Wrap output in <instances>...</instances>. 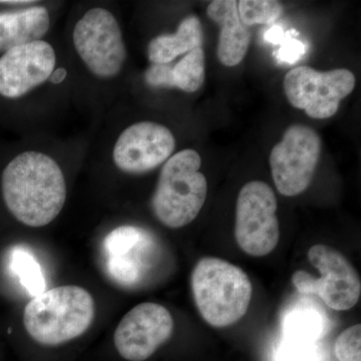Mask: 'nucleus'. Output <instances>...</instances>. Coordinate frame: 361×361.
<instances>
[{"instance_id": "1", "label": "nucleus", "mask_w": 361, "mask_h": 361, "mask_svg": "<svg viewBox=\"0 0 361 361\" xmlns=\"http://www.w3.org/2000/svg\"><path fill=\"white\" fill-rule=\"evenodd\" d=\"M1 191L9 212L28 227L49 225L66 200L65 176L59 164L35 151L20 154L6 166Z\"/></svg>"}, {"instance_id": "2", "label": "nucleus", "mask_w": 361, "mask_h": 361, "mask_svg": "<svg viewBox=\"0 0 361 361\" xmlns=\"http://www.w3.org/2000/svg\"><path fill=\"white\" fill-rule=\"evenodd\" d=\"M94 317L92 294L82 287L68 285L33 297L25 306L23 324L35 341L56 346L82 336Z\"/></svg>"}, {"instance_id": "3", "label": "nucleus", "mask_w": 361, "mask_h": 361, "mask_svg": "<svg viewBox=\"0 0 361 361\" xmlns=\"http://www.w3.org/2000/svg\"><path fill=\"white\" fill-rule=\"evenodd\" d=\"M191 283L197 308L211 326H231L248 311L252 283L238 266L220 258L201 259L192 272Z\"/></svg>"}, {"instance_id": "4", "label": "nucleus", "mask_w": 361, "mask_h": 361, "mask_svg": "<svg viewBox=\"0 0 361 361\" xmlns=\"http://www.w3.org/2000/svg\"><path fill=\"white\" fill-rule=\"evenodd\" d=\"M201 157L191 149L171 157L161 168L152 208L161 224L173 229L193 222L207 197V180L200 172Z\"/></svg>"}, {"instance_id": "5", "label": "nucleus", "mask_w": 361, "mask_h": 361, "mask_svg": "<svg viewBox=\"0 0 361 361\" xmlns=\"http://www.w3.org/2000/svg\"><path fill=\"white\" fill-rule=\"evenodd\" d=\"M311 265L319 271L314 277L304 270L292 275V283L299 293L313 294L331 310H349L355 307L361 294V281L357 271L336 249L318 244L307 254Z\"/></svg>"}, {"instance_id": "6", "label": "nucleus", "mask_w": 361, "mask_h": 361, "mask_svg": "<svg viewBox=\"0 0 361 361\" xmlns=\"http://www.w3.org/2000/svg\"><path fill=\"white\" fill-rule=\"evenodd\" d=\"M277 199L264 182L252 180L240 191L236 204L235 237L248 255L263 257L279 242Z\"/></svg>"}, {"instance_id": "7", "label": "nucleus", "mask_w": 361, "mask_h": 361, "mask_svg": "<svg viewBox=\"0 0 361 361\" xmlns=\"http://www.w3.org/2000/svg\"><path fill=\"white\" fill-rule=\"evenodd\" d=\"M78 56L97 78H115L122 71L127 49L120 25L104 8H92L78 21L73 35Z\"/></svg>"}, {"instance_id": "8", "label": "nucleus", "mask_w": 361, "mask_h": 361, "mask_svg": "<svg viewBox=\"0 0 361 361\" xmlns=\"http://www.w3.org/2000/svg\"><path fill=\"white\" fill-rule=\"evenodd\" d=\"M355 75L345 68L318 71L298 66L285 75L284 90L294 108L323 120L336 115L341 99L355 90Z\"/></svg>"}, {"instance_id": "9", "label": "nucleus", "mask_w": 361, "mask_h": 361, "mask_svg": "<svg viewBox=\"0 0 361 361\" xmlns=\"http://www.w3.org/2000/svg\"><path fill=\"white\" fill-rule=\"evenodd\" d=\"M322 153V139L305 125H293L284 133L270 154V167L280 194L303 193L313 179Z\"/></svg>"}, {"instance_id": "10", "label": "nucleus", "mask_w": 361, "mask_h": 361, "mask_svg": "<svg viewBox=\"0 0 361 361\" xmlns=\"http://www.w3.org/2000/svg\"><path fill=\"white\" fill-rule=\"evenodd\" d=\"M104 263L109 276L125 287L141 284L155 265V237L135 226H121L104 240Z\"/></svg>"}, {"instance_id": "11", "label": "nucleus", "mask_w": 361, "mask_h": 361, "mask_svg": "<svg viewBox=\"0 0 361 361\" xmlns=\"http://www.w3.org/2000/svg\"><path fill=\"white\" fill-rule=\"evenodd\" d=\"M174 320L161 304L144 302L127 313L116 327L114 342L126 360L145 361L172 336Z\"/></svg>"}, {"instance_id": "12", "label": "nucleus", "mask_w": 361, "mask_h": 361, "mask_svg": "<svg viewBox=\"0 0 361 361\" xmlns=\"http://www.w3.org/2000/svg\"><path fill=\"white\" fill-rule=\"evenodd\" d=\"M176 147L174 135L165 126L140 122L130 126L116 140L113 158L128 174H144L166 163Z\"/></svg>"}, {"instance_id": "13", "label": "nucleus", "mask_w": 361, "mask_h": 361, "mask_svg": "<svg viewBox=\"0 0 361 361\" xmlns=\"http://www.w3.org/2000/svg\"><path fill=\"white\" fill-rule=\"evenodd\" d=\"M56 63V51L44 40L9 49L0 58V94L8 99L25 96L49 80Z\"/></svg>"}, {"instance_id": "14", "label": "nucleus", "mask_w": 361, "mask_h": 361, "mask_svg": "<svg viewBox=\"0 0 361 361\" xmlns=\"http://www.w3.org/2000/svg\"><path fill=\"white\" fill-rule=\"evenodd\" d=\"M237 4L234 0H216L207 8L209 18L220 26L217 56L226 66L239 65L250 44V30L240 20Z\"/></svg>"}, {"instance_id": "15", "label": "nucleus", "mask_w": 361, "mask_h": 361, "mask_svg": "<svg viewBox=\"0 0 361 361\" xmlns=\"http://www.w3.org/2000/svg\"><path fill=\"white\" fill-rule=\"evenodd\" d=\"M49 25V11L44 6L0 13V51L42 40Z\"/></svg>"}, {"instance_id": "16", "label": "nucleus", "mask_w": 361, "mask_h": 361, "mask_svg": "<svg viewBox=\"0 0 361 361\" xmlns=\"http://www.w3.org/2000/svg\"><path fill=\"white\" fill-rule=\"evenodd\" d=\"M147 84L156 87H177L186 92H197L205 80V54L198 47L188 52L179 63L152 65L145 73Z\"/></svg>"}, {"instance_id": "17", "label": "nucleus", "mask_w": 361, "mask_h": 361, "mask_svg": "<svg viewBox=\"0 0 361 361\" xmlns=\"http://www.w3.org/2000/svg\"><path fill=\"white\" fill-rule=\"evenodd\" d=\"M203 37L200 20L195 16H188L180 23L177 32L159 35L149 42V61L152 65H169L180 54L202 47Z\"/></svg>"}, {"instance_id": "18", "label": "nucleus", "mask_w": 361, "mask_h": 361, "mask_svg": "<svg viewBox=\"0 0 361 361\" xmlns=\"http://www.w3.org/2000/svg\"><path fill=\"white\" fill-rule=\"evenodd\" d=\"M325 329L322 313L308 306H298L284 318V336L291 341L317 342L324 336Z\"/></svg>"}, {"instance_id": "19", "label": "nucleus", "mask_w": 361, "mask_h": 361, "mask_svg": "<svg viewBox=\"0 0 361 361\" xmlns=\"http://www.w3.org/2000/svg\"><path fill=\"white\" fill-rule=\"evenodd\" d=\"M9 267L30 296L35 297L45 291L44 273L39 261L30 252L16 247L11 254Z\"/></svg>"}, {"instance_id": "20", "label": "nucleus", "mask_w": 361, "mask_h": 361, "mask_svg": "<svg viewBox=\"0 0 361 361\" xmlns=\"http://www.w3.org/2000/svg\"><path fill=\"white\" fill-rule=\"evenodd\" d=\"M240 20L247 27L274 23L283 13V6L273 0H241L237 4Z\"/></svg>"}, {"instance_id": "21", "label": "nucleus", "mask_w": 361, "mask_h": 361, "mask_svg": "<svg viewBox=\"0 0 361 361\" xmlns=\"http://www.w3.org/2000/svg\"><path fill=\"white\" fill-rule=\"evenodd\" d=\"M277 361H322V353L316 342L284 338L278 348Z\"/></svg>"}, {"instance_id": "22", "label": "nucleus", "mask_w": 361, "mask_h": 361, "mask_svg": "<svg viewBox=\"0 0 361 361\" xmlns=\"http://www.w3.org/2000/svg\"><path fill=\"white\" fill-rule=\"evenodd\" d=\"M339 361H361V326L353 325L344 330L336 342Z\"/></svg>"}, {"instance_id": "23", "label": "nucleus", "mask_w": 361, "mask_h": 361, "mask_svg": "<svg viewBox=\"0 0 361 361\" xmlns=\"http://www.w3.org/2000/svg\"><path fill=\"white\" fill-rule=\"evenodd\" d=\"M291 32L285 35L281 47L278 49L276 58L278 61L287 63H296L305 54V47L300 40L291 37Z\"/></svg>"}, {"instance_id": "24", "label": "nucleus", "mask_w": 361, "mask_h": 361, "mask_svg": "<svg viewBox=\"0 0 361 361\" xmlns=\"http://www.w3.org/2000/svg\"><path fill=\"white\" fill-rule=\"evenodd\" d=\"M284 37L285 33L280 26H273V27H271L270 30L265 32L264 35L266 42H270L273 45H276L283 42Z\"/></svg>"}, {"instance_id": "25", "label": "nucleus", "mask_w": 361, "mask_h": 361, "mask_svg": "<svg viewBox=\"0 0 361 361\" xmlns=\"http://www.w3.org/2000/svg\"><path fill=\"white\" fill-rule=\"evenodd\" d=\"M66 75H68V71H66V68H59L52 71L49 80H51V84L59 85L66 80Z\"/></svg>"}, {"instance_id": "26", "label": "nucleus", "mask_w": 361, "mask_h": 361, "mask_svg": "<svg viewBox=\"0 0 361 361\" xmlns=\"http://www.w3.org/2000/svg\"><path fill=\"white\" fill-rule=\"evenodd\" d=\"M33 1H27V0H16V1H0V4H32Z\"/></svg>"}]
</instances>
